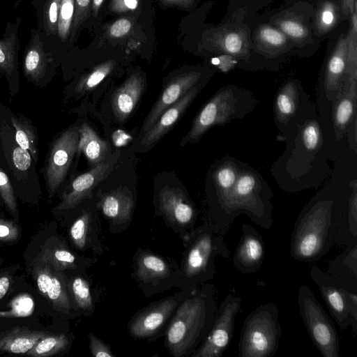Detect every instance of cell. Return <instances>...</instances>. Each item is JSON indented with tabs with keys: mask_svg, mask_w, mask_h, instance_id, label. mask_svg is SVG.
<instances>
[{
	"mask_svg": "<svg viewBox=\"0 0 357 357\" xmlns=\"http://www.w3.org/2000/svg\"><path fill=\"white\" fill-rule=\"evenodd\" d=\"M329 180L311 198L295 221L290 254L300 262H314L335 245L342 213L357 183V153L335 160Z\"/></svg>",
	"mask_w": 357,
	"mask_h": 357,
	"instance_id": "obj_1",
	"label": "cell"
},
{
	"mask_svg": "<svg viewBox=\"0 0 357 357\" xmlns=\"http://www.w3.org/2000/svg\"><path fill=\"white\" fill-rule=\"evenodd\" d=\"M279 133L285 149L271 174L280 188L298 193L322 185L331 170L316 105L310 101Z\"/></svg>",
	"mask_w": 357,
	"mask_h": 357,
	"instance_id": "obj_2",
	"label": "cell"
},
{
	"mask_svg": "<svg viewBox=\"0 0 357 357\" xmlns=\"http://www.w3.org/2000/svg\"><path fill=\"white\" fill-rule=\"evenodd\" d=\"M273 193L263 176L243 163L235 185L220 206L208 225L215 232L225 235L235 218L246 215L255 224L265 229L273 225Z\"/></svg>",
	"mask_w": 357,
	"mask_h": 357,
	"instance_id": "obj_3",
	"label": "cell"
},
{
	"mask_svg": "<svg viewBox=\"0 0 357 357\" xmlns=\"http://www.w3.org/2000/svg\"><path fill=\"white\" fill-rule=\"evenodd\" d=\"M215 313L214 289L206 285L178 308L167 332V344L176 357L185 355L207 335Z\"/></svg>",
	"mask_w": 357,
	"mask_h": 357,
	"instance_id": "obj_4",
	"label": "cell"
},
{
	"mask_svg": "<svg viewBox=\"0 0 357 357\" xmlns=\"http://www.w3.org/2000/svg\"><path fill=\"white\" fill-rule=\"evenodd\" d=\"M258 101L248 89L228 84L219 89L196 115L185 142H197L211 128L243 119L255 109Z\"/></svg>",
	"mask_w": 357,
	"mask_h": 357,
	"instance_id": "obj_5",
	"label": "cell"
},
{
	"mask_svg": "<svg viewBox=\"0 0 357 357\" xmlns=\"http://www.w3.org/2000/svg\"><path fill=\"white\" fill-rule=\"evenodd\" d=\"M282 328L279 310L273 303H264L245 319L238 344L239 357H271L277 352Z\"/></svg>",
	"mask_w": 357,
	"mask_h": 357,
	"instance_id": "obj_6",
	"label": "cell"
},
{
	"mask_svg": "<svg viewBox=\"0 0 357 357\" xmlns=\"http://www.w3.org/2000/svg\"><path fill=\"white\" fill-rule=\"evenodd\" d=\"M300 314L312 342L324 357L340 356V341L331 319L317 300L310 287L298 291Z\"/></svg>",
	"mask_w": 357,
	"mask_h": 357,
	"instance_id": "obj_7",
	"label": "cell"
},
{
	"mask_svg": "<svg viewBox=\"0 0 357 357\" xmlns=\"http://www.w3.org/2000/svg\"><path fill=\"white\" fill-rule=\"evenodd\" d=\"M310 274L339 328L344 331L351 326L353 333L356 335L357 293L341 287L316 265L311 266Z\"/></svg>",
	"mask_w": 357,
	"mask_h": 357,
	"instance_id": "obj_8",
	"label": "cell"
},
{
	"mask_svg": "<svg viewBox=\"0 0 357 357\" xmlns=\"http://www.w3.org/2000/svg\"><path fill=\"white\" fill-rule=\"evenodd\" d=\"M229 254L223 235L215 232L208 225L204 226L198 232L187 255L185 274L189 278L208 280L215 272V255L227 259Z\"/></svg>",
	"mask_w": 357,
	"mask_h": 357,
	"instance_id": "obj_9",
	"label": "cell"
},
{
	"mask_svg": "<svg viewBox=\"0 0 357 357\" xmlns=\"http://www.w3.org/2000/svg\"><path fill=\"white\" fill-rule=\"evenodd\" d=\"M241 307L240 296L229 293L225 297L215 313L204 342L193 354L194 357H220L223 354L232 340L235 319Z\"/></svg>",
	"mask_w": 357,
	"mask_h": 357,
	"instance_id": "obj_10",
	"label": "cell"
},
{
	"mask_svg": "<svg viewBox=\"0 0 357 357\" xmlns=\"http://www.w3.org/2000/svg\"><path fill=\"white\" fill-rule=\"evenodd\" d=\"M79 127L65 130L52 146L46 167V181L50 195L63 182L70 166L79 142Z\"/></svg>",
	"mask_w": 357,
	"mask_h": 357,
	"instance_id": "obj_11",
	"label": "cell"
},
{
	"mask_svg": "<svg viewBox=\"0 0 357 357\" xmlns=\"http://www.w3.org/2000/svg\"><path fill=\"white\" fill-rule=\"evenodd\" d=\"M310 101L298 79L284 81L274 99L273 116L278 131L280 132Z\"/></svg>",
	"mask_w": 357,
	"mask_h": 357,
	"instance_id": "obj_12",
	"label": "cell"
},
{
	"mask_svg": "<svg viewBox=\"0 0 357 357\" xmlns=\"http://www.w3.org/2000/svg\"><path fill=\"white\" fill-rule=\"evenodd\" d=\"M242 234L232 258L234 268L243 274L256 273L261 266L265 257L264 241L252 226L243 224Z\"/></svg>",
	"mask_w": 357,
	"mask_h": 357,
	"instance_id": "obj_13",
	"label": "cell"
},
{
	"mask_svg": "<svg viewBox=\"0 0 357 357\" xmlns=\"http://www.w3.org/2000/svg\"><path fill=\"white\" fill-rule=\"evenodd\" d=\"M33 273L39 291L57 310L67 312L70 301L66 285L59 271L51 264L36 259Z\"/></svg>",
	"mask_w": 357,
	"mask_h": 357,
	"instance_id": "obj_14",
	"label": "cell"
},
{
	"mask_svg": "<svg viewBox=\"0 0 357 357\" xmlns=\"http://www.w3.org/2000/svg\"><path fill=\"white\" fill-rule=\"evenodd\" d=\"M243 163L235 158L226 155L213 164L209 176L211 218L235 185Z\"/></svg>",
	"mask_w": 357,
	"mask_h": 357,
	"instance_id": "obj_15",
	"label": "cell"
},
{
	"mask_svg": "<svg viewBox=\"0 0 357 357\" xmlns=\"http://www.w3.org/2000/svg\"><path fill=\"white\" fill-rule=\"evenodd\" d=\"M202 75L200 72L193 71L185 73L172 79L163 89L145 119L140 135L147 132L165 110L176 102L190 89L197 86Z\"/></svg>",
	"mask_w": 357,
	"mask_h": 357,
	"instance_id": "obj_16",
	"label": "cell"
},
{
	"mask_svg": "<svg viewBox=\"0 0 357 357\" xmlns=\"http://www.w3.org/2000/svg\"><path fill=\"white\" fill-rule=\"evenodd\" d=\"M114 160L102 161L77 178L71 183L58 206L59 210H67L89 197L94 188L114 169Z\"/></svg>",
	"mask_w": 357,
	"mask_h": 357,
	"instance_id": "obj_17",
	"label": "cell"
},
{
	"mask_svg": "<svg viewBox=\"0 0 357 357\" xmlns=\"http://www.w3.org/2000/svg\"><path fill=\"white\" fill-rule=\"evenodd\" d=\"M47 36L39 29L31 30L30 39L26 46L23 70L26 77L34 82L41 80L49 65L53 61L47 50Z\"/></svg>",
	"mask_w": 357,
	"mask_h": 357,
	"instance_id": "obj_18",
	"label": "cell"
},
{
	"mask_svg": "<svg viewBox=\"0 0 357 357\" xmlns=\"http://www.w3.org/2000/svg\"><path fill=\"white\" fill-rule=\"evenodd\" d=\"M198 84L190 89L176 102L168 107L160 116L152 127L143 135L142 148H149L156 144L180 119L201 90Z\"/></svg>",
	"mask_w": 357,
	"mask_h": 357,
	"instance_id": "obj_19",
	"label": "cell"
},
{
	"mask_svg": "<svg viewBox=\"0 0 357 357\" xmlns=\"http://www.w3.org/2000/svg\"><path fill=\"white\" fill-rule=\"evenodd\" d=\"M145 87V79L139 73L130 75L114 92L112 108L121 122L126 121L135 108Z\"/></svg>",
	"mask_w": 357,
	"mask_h": 357,
	"instance_id": "obj_20",
	"label": "cell"
},
{
	"mask_svg": "<svg viewBox=\"0 0 357 357\" xmlns=\"http://www.w3.org/2000/svg\"><path fill=\"white\" fill-rule=\"evenodd\" d=\"M159 205L167 218L180 225L190 224L195 217L194 207L178 188L167 185L162 188L159 194Z\"/></svg>",
	"mask_w": 357,
	"mask_h": 357,
	"instance_id": "obj_21",
	"label": "cell"
},
{
	"mask_svg": "<svg viewBox=\"0 0 357 357\" xmlns=\"http://www.w3.org/2000/svg\"><path fill=\"white\" fill-rule=\"evenodd\" d=\"M326 273L341 287L357 292V242L332 259Z\"/></svg>",
	"mask_w": 357,
	"mask_h": 357,
	"instance_id": "obj_22",
	"label": "cell"
},
{
	"mask_svg": "<svg viewBox=\"0 0 357 357\" xmlns=\"http://www.w3.org/2000/svg\"><path fill=\"white\" fill-rule=\"evenodd\" d=\"M177 302L165 299L149 308L135 318L129 327L130 333L135 337H146L155 333L165 323Z\"/></svg>",
	"mask_w": 357,
	"mask_h": 357,
	"instance_id": "obj_23",
	"label": "cell"
},
{
	"mask_svg": "<svg viewBox=\"0 0 357 357\" xmlns=\"http://www.w3.org/2000/svg\"><path fill=\"white\" fill-rule=\"evenodd\" d=\"M211 40L219 52L244 62L249 61L250 47L245 31L238 28L221 29L213 33Z\"/></svg>",
	"mask_w": 357,
	"mask_h": 357,
	"instance_id": "obj_24",
	"label": "cell"
},
{
	"mask_svg": "<svg viewBox=\"0 0 357 357\" xmlns=\"http://www.w3.org/2000/svg\"><path fill=\"white\" fill-rule=\"evenodd\" d=\"M22 22L20 17L8 22L3 37L0 38V69L11 77L17 69L20 50L18 30Z\"/></svg>",
	"mask_w": 357,
	"mask_h": 357,
	"instance_id": "obj_25",
	"label": "cell"
},
{
	"mask_svg": "<svg viewBox=\"0 0 357 357\" xmlns=\"http://www.w3.org/2000/svg\"><path fill=\"white\" fill-rule=\"evenodd\" d=\"M99 206L107 218L115 222H124L130 217L133 200L129 192L118 188L105 195Z\"/></svg>",
	"mask_w": 357,
	"mask_h": 357,
	"instance_id": "obj_26",
	"label": "cell"
},
{
	"mask_svg": "<svg viewBox=\"0 0 357 357\" xmlns=\"http://www.w3.org/2000/svg\"><path fill=\"white\" fill-rule=\"evenodd\" d=\"M47 333L15 327L0 335V350L12 354H26Z\"/></svg>",
	"mask_w": 357,
	"mask_h": 357,
	"instance_id": "obj_27",
	"label": "cell"
},
{
	"mask_svg": "<svg viewBox=\"0 0 357 357\" xmlns=\"http://www.w3.org/2000/svg\"><path fill=\"white\" fill-rule=\"evenodd\" d=\"M357 242V183H354L338 226L335 244L348 246Z\"/></svg>",
	"mask_w": 357,
	"mask_h": 357,
	"instance_id": "obj_28",
	"label": "cell"
},
{
	"mask_svg": "<svg viewBox=\"0 0 357 357\" xmlns=\"http://www.w3.org/2000/svg\"><path fill=\"white\" fill-rule=\"evenodd\" d=\"M79 133L77 151L84 154L93 167L104 161L109 149L107 142L100 139L87 123L79 127Z\"/></svg>",
	"mask_w": 357,
	"mask_h": 357,
	"instance_id": "obj_29",
	"label": "cell"
},
{
	"mask_svg": "<svg viewBox=\"0 0 357 357\" xmlns=\"http://www.w3.org/2000/svg\"><path fill=\"white\" fill-rule=\"evenodd\" d=\"M257 49L267 56H275L284 52L288 45V38L277 27L267 24L259 26L254 35Z\"/></svg>",
	"mask_w": 357,
	"mask_h": 357,
	"instance_id": "obj_30",
	"label": "cell"
},
{
	"mask_svg": "<svg viewBox=\"0 0 357 357\" xmlns=\"http://www.w3.org/2000/svg\"><path fill=\"white\" fill-rule=\"evenodd\" d=\"M340 11L341 8L334 1H321L313 18V28L316 33L323 35L332 31L339 21Z\"/></svg>",
	"mask_w": 357,
	"mask_h": 357,
	"instance_id": "obj_31",
	"label": "cell"
},
{
	"mask_svg": "<svg viewBox=\"0 0 357 357\" xmlns=\"http://www.w3.org/2000/svg\"><path fill=\"white\" fill-rule=\"evenodd\" d=\"M61 0H43L36 6L38 28L47 36L57 35L59 14Z\"/></svg>",
	"mask_w": 357,
	"mask_h": 357,
	"instance_id": "obj_32",
	"label": "cell"
},
{
	"mask_svg": "<svg viewBox=\"0 0 357 357\" xmlns=\"http://www.w3.org/2000/svg\"><path fill=\"white\" fill-rule=\"evenodd\" d=\"M168 274V266L162 258L151 254H144L138 258L137 275L142 280L148 282L163 278Z\"/></svg>",
	"mask_w": 357,
	"mask_h": 357,
	"instance_id": "obj_33",
	"label": "cell"
},
{
	"mask_svg": "<svg viewBox=\"0 0 357 357\" xmlns=\"http://www.w3.org/2000/svg\"><path fill=\"white\" fill-rule=\"evenodd\" d=\"M68 344V339L64 334L47 333L26 354L33 357H47L63 351Z\"/></svg>",
	"mask_w": 357,
	"mask_h": 357,
	"instance_id": "obj_34",
	"label": "cell"
},
{
	"mask_svg": "<svg viewBox=\"0 0 357 357\" xmlns=\"http://www.w3.org/2000/svg\"><path fill=\"white\" fill-rule=\"evenodd\" d=\"M274 24L289 39L296 43H301L309 37L307 24L298 17L281 15L275 19Z\"/></svg>",
	"mask_w": 357,
	"mask_h": 357,
	"instance_id": "obj_35",
	"label": "cell"
},
{
	"mask_svg": "<svg viewBox=\"0 0 357 357\" xmlns=\"http://www.w3.org/2000/svg\"><path fill=\"white\" fill-rule=\"evenodd\" d=\"M37 259L49 263L59 271L75 266V255L61 247L45 246L42 249Z\"/></svg>",
	"mask_w": 357,
	"mask_h": 357,
	"instance_id": "obj_36",
	"label": "cell"
},
{
	"mask_svg": "<svg viewBox=\"0 0 357 357\" xmlns=\"http://www.w3.org/2000/svg\"><path fill=\"white\" fill-rule=\"evenodd\" d=\"M115 65L114 60H108L97 66L78 82L77 92L84 94L93 89L112 72Z\"/></svg>",
	"mask_w": 357,
	"mask_h": 357,
	"instance_id": "obj_37",
	"label": "cell"
},
{
	"mask_svg": "<svg viewBox=\"0 0 357 357\" xmlns=\"http://www.w3.org/2000/svg\"><path fill=\"white\" fill-rule=\"evenodd\" d=\"M12 123L15 129V139L18 145L31 152L36 159L37 149L36 136L32 128L24 121L12 117Z\"/></svg>",
	"mask_w": 357,
	"mask_h": 357,
	"instance_id": "obj_38",
	"label": "cell"
},
{
	"mask_svg": "<svg viewBox=\"0 0 357 357\" xmlns=\"http://www.w3.org/2000/svg\"><path fill=\"white\" fill-rule=\"evenodd\" d=\"M74 11L75 0H61L56 36L62 42L70 38Z\"/></svg>",
	"mask_w": 357,
	"mask_h": 357,
	"instance_id": "obj_39",
	"label": "cell"
},
{
	"mask_svg": "<svg viewBox=\"0 0 357 357\" xmlns=\"http://www.w3.org/2000/svg\"><path fill=\"white\" fill-rule=\"evenodd\" d=\"M34 310L32 297L26 294L17 295L11 302L9 309L0 312V317H24L31 315Z\"/></svg>",
	"mask_w": 357,
	"mask_h": 357,
	"instance_id": "obj_40",
	"label": "cell"
},
{
	"mask_svg": "<svg viewBox=\"0 0 357 357\" xmlns=\"http://www.w3.org/2000/svg\"><path fill=\"white\" fill-rule=\"evenodd\" d=\"M72 291L77 306L84 310L92 308V297L89 283L80 277L75 278L72 282Z\"/></svg>",
	"mask_w": 357,
	"mask_h": 357,
	"instance_id": "obj_41",
	"label": "cell"
},
{
	"mask_svg": "<svg viewBox=\"0 0 357 357\" xmlns=\"http://www.w3.org/2000/svg\"><path fill=\"white\" fill-rule=\"evenodd\" d=\"M90 214L83 213L73 224L70 229V238L77 248L82 249L86 245Z\"/></svg>",
	"mask_w": 357,
	"mask_h": 357,
	"instance_id": "obj_42",
	"label": "cell"
},
{
	"mask_svg": "<svg viewBox=\"0 0 357 357\" xmlns=\"http://www.w3.org/2000/svg\"><path fill=\"white\" fill-rule=\"evenodd\" d=\"M0 194L9 211L17 215V206L12 185L7 175L0 169Z\"/></svg>",
	"mask_w": 357,
	"mask_h": 357,
	"instance_id": "obj_43",
	"label": "cell"
},
{
	"mask_svg": "<svg viewBox=\"0 0 357 357\" xmlns=\"http://www.w3.org/2000/svg\"><path fill=\"white\" fill-rule=\"evenodd\" d=\"M91 0H75V11L70 39L75 37L79 29L89 15Z\"/></svg>",
	"mask_w": 357,
	"mask_h": 357,
	"instance_id": "obj_44",
	"label": "cell"
},
{
	"mask_svg": "<svg viewBox=\"0 0 357 357\" xmlns=\"http://www.w3.org/2000/svg\"><path fill=\"white\" fill-rule=\"evenodd\" d=\"M89 347L91 354L96 357H113L112 351L101 340L96 337L94 334L89 333Z\"/></svg>",
	"mask_w": 357,
	"mask_h": 357,
	"instance_id": "obj_45",
	"label": "cell"
},
{
	"mask_svg": "<svg viewBox=\"0 0 357 357\" xmlns=\"http://www.w3.org/2000/svg\"><path fill=\"white\" fill-rule=\"evenodd\" d=\"M13 160L17 169L25 171L31 165V155L28 150L22 149L19 146L13 150Z\"/></svg>",
	"mask_w": 357,
	"mask_h": 357,
	"instance_id": "obj_46",
	"label": "cell"
},
{
	"mask_svg": "<svg viewBox=\"0 0 357 357\" xmlns=\"http://www.w3.org/2000/svg\"><path fill=\"white\" fill-rule=\"evenodd\" d=\"M19 231L17 227L8 220L0 219V241H13L18 237Z\"/></svg>",
	"mask_w": 357,
	"mask_h": 357,
	"instance_id": "obj_47",
	"label": "cell"
},
{
	"mask_svg": "<svg viewBox=\"0 0 357 357\" xmlns=\"http://www.w3.org/2000/svg\"><path fill=\"white\" fill-rule=\"evenodd\" d=\"M132 28L131 22L126 18L116 20L109 27V35L114 38H121L129 33Z\"/></svg>",
	"mask_w": 357,
	"mask_h": 357,
	"instance_id": "obj_48",
	"label": "cell"
},
{
	"mask_svg": "<svg viewBox=\"0 0 357 357\" xmlns=\"http://www.w3.org/2000/svg\"><path fill=\"white\" fill-rule=\"evenodd\" d=\"M110 6L113 12H126L128 10L136 9L138 0H112Z\"/></svg>",
	"mask_w": 357,
	"mask_h": 357,
	"instance_id": "obj_49",
	"label": "cell"
},
{
	"mask_svg": "<svg viewBox=\"0 0 357 357\" xmlns=\"http://www.w3.org/2000/svg\"><path fill=\"white\" fill-rule=\"evenodd\" d=\"M340 8L342 12L347 15L351 16L356 11V1L355 0H340Z\"/></svg>",
	"mask_w": 357,
	"mask_h": 357,
	"instance_id": "obj_50",
	"label": "cell"
},
{
	"mask_svg": "<svg viewBox=\"0 0 357 357\" xmlns=\"http://www.w3.org/2000/svg\"><path fill=\"white\" fill-rule=\"evenodd\" d=\"M10 284L7 274H0V300L6 294Z\"/></svg>",
	"mask_w": 357,
	"mask_h": 357,
	"instance_id": "obj_51",
	"label": "cell"
},
{
	"mask_svg": "<svg viewBox=\"0 0 357 357\" xmlns=\"http://www.w3.org/2000/svg\"><path fill=\"white\" fill-rule=\"evenodd\" d=\"M164 2L178 6L188 7L191 6L195 0H162Z\"/></svg>",
	"mask_w": 357,
	"mask_h": 357,
	"instance_id": "obj_52",
	"label": "cell"
},
{
	"mask_svg": "<svg viewBox=\"0 0 357 357\" xmlns=\"http://www.w3.org/2000/svg\"><path fill=\"white\" fill-rule=\"evenodd\" d=\"M104 0H93V10L97 13Z\"/></svg>",
	"mask_w": 357,
	"mask_h": 357,
	"instance_id": "obj_53",
	"label": "cell"
},
{
	"mask_svg": "<svg viewBox=\"0 0 357 357\" xmlns=\"http://www.w3.org/2000/svg\"><path fill=\"white\" fill-rule=\"evenodd\" d=\"M1 263V262H0Z\"/></svg>",
	"mask_w": 357,
	"mask_h": 357,
	"instance_id": "obj_54",
	"label": "cell"
}]
</instances>
